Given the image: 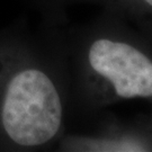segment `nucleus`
Wrapping results in <instances>:
<instances>
[{
    "instance_id": "1",
    "label": "nucleus",
    "mask_w": 152,
    "mask_h": 152,
    "mask_svg": "<svg viewBox=\"0 0 152 152\" xmlns=\"http://www.w3.org/2000/svg\"><path fill=\"white\" fill-rule=\"evenodd\" d=\"M63 100L26 19L0 28V151L37 150L63 124Z\"/></svg>"
},
{
    "instance_id": "2",
    "label": "nucleus",
    "mask_w": 152,
    "mask_h": 152,
    "mask_svg": "<svg viewBox=\"0 0 152 152\" xmlns=\"http://www.w3.org/2000/svg\"><path fill=\"white\" fill-rule=\"evenodd\" d=\"M86 59L91 73L110 82L118 97L152 96V61L135 48L97 38L89 45Z\"/></svg>"
},
{
    "instance_id": "3",
    "label": "nucleus",
    "mask_w": 152,
    "mask_h": 152,
    "mask_svg": "<svg viewBox=\"0 0 152 152\" xmlns=\"http://www.w3.org/2000/svg\"><path fill=\"white\" fill-rule=\"evenodd\" d=\"M144 1H145L147 4H149L150 6H152V0H144Z\"/></svg>"
}]
</instances>
